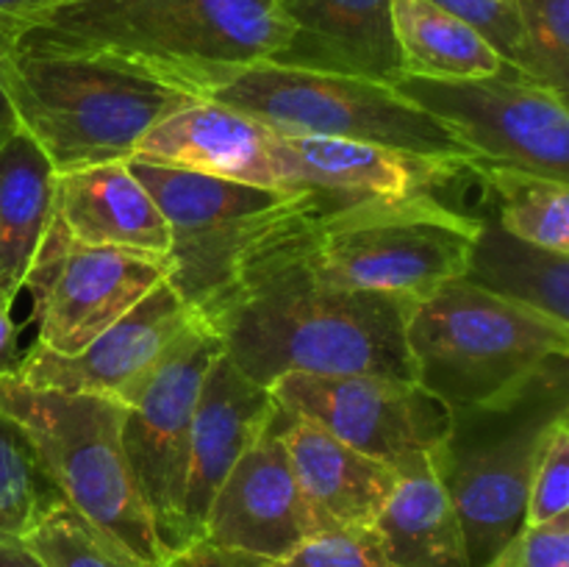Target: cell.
Segmentation results:
<instances>
[{"label":"cell","instance_id":"6da1fadb","mask_svg":"<svg viewBox=\"0 0 569 567\" xmlns=\"http://www.w3.org/2000/svg\"><path fill=\"white\" fill-rule=\"evenodd\" d=\"M320 211L267 233L198 317L222 354L264 387L289 372L415 381L406 345L415 300L322 284L309 261V228Z\"/></svg>","mask_w":569,"mask_h":567},{"label":"cell","instance_id":"9c48e42d","mask_svg":"<svg viewBox=\"0 0 569 567\" xmlns=\"http://www.w3.org/2000/svg\"><path fill=\"white\" fill-rule=\"evenodd\" d=\"M128 165L170 226L167 284L194 315L231 284L267 233L328 203L309 189L253 187L139 159Z\"/></svg>","mask_w":569,"mask_h":567},{"label":"cell","instance_id":"4fadbf2b","mask_svg":"<svg viewBox=\"0 0 569 567\" xmlns=\"http://www.w3.org/2000/svg\"><path fill=\"white\" fill-rule=\"evenodd\" d=\"M170 276L167 256L144 250L83 245L67 233L61 217L28 276L39 320L37 345L59 356H76L133 309Z\"/></svg>","mask_w":569,"mask_h":567},{"label":"cell","instance_id":"8fae6325","mask_svg":"<svg viewBox=\"0 0 569 567\" xmlns=\"http://www.w3.org/2000/svg\"><path fill=\"white\" fill-rule=\"evenodd\" d=\"M270 392L287 415L326 428L398 478L431 472L450 420L433 395L398 378L289 372L270 384Z\"/></svg>","mask_w":569,"mask_h":567},{"label":"cell","instance_id":"5b68a950","mask_svg":"<svg viewBox=\"0 0 569 567\" xmlns=\"http://www.w3.org/2000/svg\"><path fill=\"white\" fill-rule=\"evenodd\" d=\"M0 415L22 428L67 504L139 565H164L153 517L126 448V406L103 395L59 392L0 376Z\"/></svg>","mask_w":569,"mask_h":567},{"label":"cell","instance_id":"cb8c5ba5","mask_svg":"<svg viewBox=\"0 0 569 567\" xmlns=\"http://www.w3.org/2000/svg\"><path fill=\"white\" fill-rule=\"evenodd\" d=\"M392 26L403 76L461 81L498 76V50L470 26L431 0H392Z\"/></svg>","mask_w":569,"mask_h":567},{"label":"cell","instance_id":"e575fe53","mask_svg":"<svg viewBox=\"0 0 569 567\" xmlns=\"http://www.w3.org/2000/svg\"><path fill=\"white\" fill-rule=\"evenodd\" d=\"M59 0H0V42H11L31 20Z\"/></svg>","mask_w":569,"mask_h":567},{"label":"cell","instance_id":"2e32d148","mask_svg":"<svg viewBox=\"0 0 569 567\" xmlns=\"http://www.w3.org/2000/svg\"><path fill=\"white\" fill-rule=\"evenodd\" d=\"M272 153L283 189H309L328 203L370 195H437L448 183L476 178V161L406 153L348 139L272 133Z\"/></svg>","mask_w":569,"mask_h":567},{"label":"cell","instance_id":"d590c367","mask_svg":"<svg viewBox=\"0 0 569 567\" xmlns=\"http://www.w3.org/2000/svg\"><path fill=\"white\" fill-rule=\"evenodd\" d=\"M28 322L11 320V309L0 306V376H9L20 365V331Z\"/></svg>","mask_w":569,"mask_h":567},{"label":"cell","instance_id":"f35d334b","mask_svg":"<svg viewBox=\"0 0 569 567\" xmlns=\"http://www.w3.org/2000/svg\"><path fill=\"white\" fill-rule=\"evenodd\" d=\"M142 567H161V565H142Z\"/></svg>","mask_w":569,"mask_h":567},{"label":"cell","instance_id":"ac0fdd59","mask_svg":"<svg viewBox=\"0 0 569 567\" xmlns=\"http://www.w3.org/2000/svg\"><path fill=\"white\" fill-rule=\"evenodd\" d=\"M292 26L270 61L392 83L403 76L392 0H276Z\"/></svg>","mask_w":569,"mask_h":567},{"label":"cell","instance_id":"e0dca14e","mask_svg":"<svg viewBox=\"0 0 569 567\" xmlns=\"http://www.w3.org/2000/svg\"><path fill=\"white\" fill-rule=\"evenodd\" d=\"M278 411L270 387L244 376L226 354H217L200 387L189 437L187 487H183V548L200 543L217 489L248 445Z\"/></svg>","mask_w":569,"mask_h":567},{"label":"cell","instance_id":"30bf717a","mask_svg":"<svg viewBox=\"0 0 569 567\" xmlns=\"http://www.w3.org/2000/svg\"><path fill=\"white\" fill-rule=\"evenodd\" d=\"M389 87L448 122L476 159L569 183L567 94L506 64L498 76L437 81L398 76Z\"/></svg>","mask_w":569,"mask_h":567},{"label":"cell","instance_id":"1f68e13d","mask_svg":"<svg viewBox=\"0 0 569 567\" xmlns=\"http://www.w3.org/2000/svg\"><path fill=\"white\" fill-rule=\"evenodd\" d=\"M439 9L450 11L459 20L470 22L489 44L500 53L509 67L531 78V59H528L526 37L511 0H431Z\"/></svg>","mask_w":569,"mask_h":567},{"label":"cell","instance_id":"d6986e66","mask_svg":"<svg viewBox=\"0 0 569 567\" xmlns=\"http://www.w3.org/2000/svg\"><path fill=\"white\" fill-rule=\"evenodd\" d=\"M133 159L283 189L270 128L214 100H192L164 117L144 133Z\"/></svg>","mask_w":569,"mask_h":567},{"label":"cell","instance_id":"836d02e7","mask_svg":"<svg viewBox=\"0 0 569 567\" xmlns=\"http://www.w3.org/2000/svg\"><path fill=\"white\" fill-rule=\"evenodd\" d=\"M161 567H267V559L244 554V550L217 548V545L200 539V543H192L178 554L167 556Z\"/></svg>","mask_w":569,"mask_h":567},{"label":"cell","instance_id":"8992f818","mask_svg":"<svg viewBox=\"0 0 569 567\" xmlns=\"http://www.w3.org/2000/svg\"><path fill=\"white\" fill-rule=\"evenodd\" d=\"M481 217L431 192L370 195L326 203L309 228V261L322 284L420 300L465 278Z\"/></svg>","mask_w":569,"mask_h":567},{"label":"cell","instance_id":"ffe728a7","mask_svg":"<svg viewBox=\"0 0 569 567\" xmlns=\"http://www.w3.org/2000/svg\"><path fill=\"white\" fill-rule=\"evenodd\" d=\"M283 445L320 531L376 526L398 489V472L359 454L326 428L283 411Z\"/></svg>","mask_w":569,"mask_h":567},{"label":"cell","instance_id":"9a60e30c","mask_svg":"<svg viewBox=\"0 0 569 567\" xmlns=\"http://www.w3.org/2000/svg\"><path fill=\"white\" fill-rule=\"evenodd\" d=\"M281 431L283 409L278 406L217 489L203 523V543L281 559L320 531L298 487Z\"/></svg>","mask_w":569,"mask_h":567},{"label":"cell","instance_id":"3957f363","mask_svg":"<svg viewBox=\"0 0 569 567\" xmlns=\"http://www.w3.org/2000/svg\"><path fill=\"white\" fill-rule=\"evenodd\" d=\"M569 417L567 356H550L506 392L450 411L431 472L453 504L472 567H487L526 523L533 467Z\"/></svg>","mask_w":569,"mask_h":567},{"label":"cell","instance_id":"8d00e7d4","mask_svg":"<svg viewBox=\"0 0 569 567\" xmlns=\"http://www.w3.org/2000/svg\"><path fill=\"white\" fill-rule=\"evenodd\" d=\"M0 567H44L22 537H0Z\"/></svg>","mask_w":569,"mask_h":567},{"label":"cell","instance_id":"277c9868","mask_svg":"<svg viewBox=\"0 0 569 567\" xmlns=\"http://www.w3.org/2000/svg\"><path fill=\"white\" fill-rule=\"evenodd\" d=\"M0 83L22 131L53 170L131 161L144 133L192 94L81 56H26L0 44Z\"/></svg>","mask_w":569,"mask_h":567},{"label":"cell","instance_id":"83f0119b","mask_svg":"<svg viewBox=\"0 0 569 567\" xmlns=\"http://www.w3.org/2000/svg\"><path fill=\"white\" fill-rule=\"evenodd\" d=\"M22 543L44 567H142L83 520L67 500L48 511Z\"/></svg>","mask_w":569,"mask_h":567},{"label":"cell","instance_id":"7402d4cb","mask_svg":"<svg viewBox=\"0 0 569 567\" xmlns=\"http://www.w3.org/2000/svg\"><path fill=\"white\" fill-rule=\"evenodd\" d=\"M56 178L44 150L17 128L0 148V306L11 309L59 217Z\"/></svg>","mask_w":569,"mask_h":567},{"label":"cell","instance_id":"7a4b0ae2","mask_svg":"<svg viewBox=\"0 0 569 567\" xmlns=\"http://www.w3.org/2000/svg\"><path fill=\"white\" fill-rule=\"evenodd\" d=\"M289 37L276 0H59L0 44L109 61L206 100L242 67L281 53Z\"/></svg>","mask_w":569,"mask_h":567},{"label":"cell","instance_id":"484cf974","mask_svg":"<svg viewBox=\"0 0 569 567\" xmlns=\"http://www.w3.org/2000/svg\"><path fill=\"white\" fill-rule=\"evenodd\" d=\"M476 181L498 203L500 226L526 242L569 256V183L522 167L476 161Z\"/></svg>","mask_w":569,"mask_h":567},{"label":"cell","instance_id":"603a6c76","mask_svg":"<svg viewBox=\"0 0 569 567\" xmlns=\"http://www.w3.org/2000/svg\"><path fill=\"white\" fill-rule=\"evenodd\" d=\"M478 217L481 231L472 242L465 281L569 322V256L515 237L495 211Z\"/></svg>","mask_w":569,"mask_h":567},{"label":"cell","instance_id":"5bb4252c","mask_svg":"<svg viewBox=\"0 0 569 567\" xmlns=\"http://www.w3.org/2000/svg\"><path fill=\"white\" fill-rule=\"evenodd\" d=\"M192 320L194 311L161 281L81 354L59 356L33 342L14 372L39 389L103 395L131 406L172 339Z\"/></svg>","mask_w":569,"mask_h":567},{"label":"cell","instance_id":"74e56055","mask_svg":"<svg viewBox=\"0 0 569 567\" xmlns=\"http://www.w3.org/2000/svg\"><path fill=\"white\" fill-rule=\"evenodd\" d=\"M17 128H20V122H17L14 109H11L9 103V94H6L3 83H0V148L14 137Z\"/></svg>","mask_w":569,"mask_h":567},{"label":"cell","instance_id":"4316f807","mask_svg":"<svg viewBox=\"0 0 569 567\" xmlns=\"http://www.w3.org/2000/svg\"><path fill=\"white\" fill-rule=\"evenodd\" d=\"M59 504L64 495L44 461L22 428L0 415V537H26Z\"/></svg>","mask_w":569,"mask_h":567},{"label":"cell","instance_id":"f1b7e54d","mask_svg":"<svg viewBox=\"0 0 569 567\" xmlns=\"http://www.w3.org/2000/svg\"><path fill=\"white\" fill-rule=\"evenodd\" d=\"M526 37L533 81L567 94L569 0H511Z\"/></svg>","mask_w":569,"mask_h":567},{"label":"cell","instance_id":"4dcf8cb0","mask_svg":"<svg viewBox=\"0 0 569 567\" xmlns=\"http://www.w3.org/2000/svg\"><path fill=\"white\" fill-rule=\"evenodd\" d=\"M569 511V417H561L550 431L528 489L526 523L542 526Z\"/></svg>","mask_w":569,"mask_h":567},{"label":"cell","instance_id":"d6a6232c","mask_svg":"<svg viewBox=\"0 0 569 567\" xmlns=\"http://www.w3.org/2000/svg\"><path fill=\"white\" fill-rule=\"evenodd\" d=\"M487 567H569V511L542 526H522Z\"/></svg>","mask_w":569,"mask_h":567},{"label":"cell","instance_id":"f546056e","mask_svg":"<svg viewBox=\"0 0 569 567\" xmlns=\"http://www.w3.org/2000/svg\"><path fill=\"white\" fill-rule=\"evenodd\" d=\"M267 567H395L376 526L328 528L289 550L281 559H267Z\"/></svg>","mask_w":569,"mask_h":567},{"label":"cell","instance_id":"d4e9b609","mask_svg":"<svg viewBox=\"0 0 569 567\" xmlns=\"http://www.w3.org/2000/svg\"><path fill=\"white\" fill-rule=\"evenodd\" d=\"M376 528L395 567H472L459 517L433 472L400 478Z\"/></svg>","mask_w":569,"mask_h":567},{"label":"cell","instance_id":"52a82bcc","mask_svg":"<svg viewBox=\"0 0 569 567\" xmlns=\"http://www.w3.org/2000/svg\"><path fill=\"white\" fill-rule=\"evenodd\" d=\"M406 345L417 387L456 411L506 392L550 356H569V322L459 278L415 300Z\"/></svg>","mask_w":569,"mask_h":567},{"label":"cell","instance_id":"44dd1931","mask_svg":"<svg viewBox=\"0 0 569 567\" xmlns=\"http://www.w3.org/2000/svg\"><path fill=\"white\" fill-rule=\"evenodd\" d=\"M56 198L61 222L78 242L170 253V226L128 161L61 172Z\"/></svg>","mask_w":569,"mask_h":567},{"label":"cell","instance_id":"7c38bea8","mask_svg":"<svg viewBox=\"0 0 569 567\" xmlns=\"http://www.w3.org/2000/svg\"><path fill=\"white\" fill-rule=\"evenodd\" d=\"M220 350V339L194 315V320L172 339L122 417V448L153 517L164 559L183 550L181 504L192 417L206 370Z\"/></svg>","mask_w":569,"mask_h":567},{"label":"cell","instance_id":"ba28073f","mask_svg":"<svg viewBox=\"0 0 569 567\" xmlns=\"http://www.w3.org/2000/svg\"><path fill=\"white\" fill-rule=\"evenodd\" d=\"M206 100L228 106L283 137H326L406 153L478 161L448 122L409 103L389 83L256 61Z\"/></svg>","mask_w":569,"mask_h":567}]
</instances>
